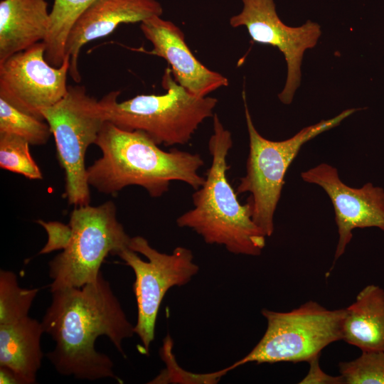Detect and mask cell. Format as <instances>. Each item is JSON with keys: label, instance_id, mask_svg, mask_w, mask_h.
<instances>
[{"label": "cell", "instance_id": "cell-1", "mask_svg": "<svg viewBox=\"0 0 384 384\" xmlns=\"http://www.w3.org/2000/svg\"><path fill=\"white\" fill-rule=\"evenodd\" d=\"M52 293L42 321L44 332L55 342L46 356L62 375L94 381L119 380L113 362L95 349L97 337L107 336L126 358L122 341L132 337L134 326L127 319L111 286L102 272L82 287H65Z\"/></svg>", "mask_w": 384, "mask_h": 384}, {"label": "cell", "instance_id": "cell-2", "mask_svg": "<svg viewBox=\"0 0 384 384\" xmlns=\"http://www.w3.org/2000/svg\"><path fill=\"white\" fill-rule=\"evenodd\" d=\"M95 144L102 156L87 168V179L102 193L116 196L127 186H138L151 197L159 198L171 181H182L196 190L205 181L198 173L204 165L200 154L164 151L140 131L122 129L105 121Z\"/></svg>", "mask_w": 384, "mask_h": 384}, {"label": "cell", "instance_id": "cell-3", "mask_svg": "<svg viewBox=\"0 0 384 384\" xmlns=\"http://www.w3.org/2000/svg\"><path fill=\"white\" fill-rule=\"evenodd\" d=\"M232 146L230 132L214 114L208 144L210 166L203 185L193 193V208L180 215L176 223L193 230L208 244L223 245L236 255L257 256L267 237L252 220L251 203L239 202L228 179L227 156Z\"/></svg>", "mask_w": 384, "mask_h": 384}, {"label": "cell", "instance_id": "cell-4", "mask_svg": "<svg viewBox=\"0 0 384 384\" xmlns=\"http://www.w3.org/2000/svg\"><path fill=\"white\" fill-rule=\"evenodd\" d=\"M163 95H139L118 101L119 91H112L99 100L105 121L127 131H140L158 145L187 144L198 127L213 116L218 100L198 97L178 85L170 68L165 70Z\"/></svg>", "mask_w": 384, "mask_h": 384}, {"label": "cell", "instance_id": "cell-5", "mask_svg": "<svg viewBox=\"0 0 384 384\" xmlns=\"http://www.w3.org/2000/svg\"><path fill=\"white\" fill-rule=\"evenodd\" d=\"M245 116L249 136L246 174L240 180L238 194L250 193L252 218L266 237L274 232V215L284 184L285 174L302 146L320 134L339 125L358 109H348L329 119L301 129L291 138L272 141L255 128L243 92Z\"/></svg>", "mask_w": 384, "mask_h": 384}, {"label": "cell", "instance_id": "cell-6", "mask_svg": "<svg viewBox=\"0 0 384 384\" xmlns=\"http://www.w3.org/2000/svg\"><path fill=\"white\" fill-rule=\"evenodd\" d=\"M69 225L72 236L68 246L48 262L50 292L96 281L105 257L129 247L131 237L119 222L112 201L97 206H75Z\"/></svg>", "mask_w": 384, "mask_h": 384}, {"label": "cell", "instance_id": "cell-7", "mask_svg": "<svg viewBox=\"0 0 384 384\" xmlns=\"http://www.w3.org/2000/svg\"><path fill=\"white\" fill-rule=\"evenodd\" d=\"M261 313L267 320L263 336L245 356L230 366L232 370L249 363L308 362L342 339L345 308L330 310L309 301L290 311L262 309Z\"/></svg>", "mask_w": 384, "mask_h": 384}, {"label": "cell", "instance_id": "cell-8", "mask_svg": "<svg viewBox=\"0 0 384 384\" xmlns=\"http://www.w3.org/2000/svg\"><path fill=\"white\" fill-rule=\"evenodd\" d=\"M54 137L57 156L65 174L64 197L70 205L90 203L85 154L95 144L105 122L99 100L87 94L82 85H69L65 95L41 110Z\"/></svg>", "mask_w": 384, "mask_h": 384}, {"label": "cell", "instance_id": "cell-9", "mask_svg": "<svg viewBox=\"0 0 384 384\" xmlns=\"http://www.w3.org/2000/svg\"><path fill=\"white\" fill-rule=\"evenodd\" d=\"M119 256L135 274L134 292L137 304L134 333L140 338L145 353L154 338L156 321L161 303L169 289L183 286L196 275L199 267L190 249L176 247L172 253L161 252L142 236L132 237L129 247Z\"/></svg>", "mask_w": 384, "mask_h": 384}, {"label": "cell", "instance_id": "cell-10", "mask_svg": "<svg viewBox=\"0 0 384 384\" xmlns=\"http://www.w3.org/2000/svg\"><path fill=\"white\" fill-rule=\"evenodd\" d=\"M39 42L0 63V97L18 109L44 120L41 110L58 102L67 93L70 58L60 67L45 58Z\"/></svg>", "mask_w": 384, "mask_h": 384}, {"label": "cell", "instance_id": "cell-11", "mask_svg": "<svg viewBox=\"0 0 384 384\" xmlns=\"http://www.w3.org/2000/svg\"><path fill=\"white\" fill-rule=\"evenodd\" d=\"M241 1L242 9L230 18V25L245 27L254 42L275 47L283 54L287 74L278 97L282 103L289 105L301 83L304 54L316 45L321 35V26L310 20L297 27L284 24L276 11L274 0Z\"/></svg>", "mask_w": 384, "mask_h": 384}, {"label": "cell", "instance_id": "cell-12", "mask_svg": "<svg viewBox=\"0 0 384 384\" xmlns=\"http://www.w3.org/2000/svg\"><path fill=\"white\" fill-rule=\"evenodd\" d=\"M304 181L321 187L335 213L338 240L334 263L342 256L356 228L376 227L384 232V190L367 183L361 188L345 184L337 169L326 163L301 174Z\"/></svg>", "mask_w": 384, "mask_h": 384}, {"label": "cell", "instance_id": "cell-13", "mask_svg": "<svg viewBox=\"0 0 384 384\" xmlns=\"http://www.w3.org/2000/svg\"><path fill=\"white\" fill-rule=\"evenodd\" d=\"M140 29L153 46L149 53L164 58L177 83L191 95L206 97L228 85L225 76L208 69L193 55L184 33L173 22L154 16L140 23Z\"/></svg>", "mask_w": 384, "mask_h": 384}, {"label": "cell", "instance_id": "cell-14", "mask_svg": "<svg viewBox=\"0 0 384 384\" xmlns=\"http://www.w3.org/2000/svg\"><path fill=\"white\" fill-rule=\"evenodd\" d=\"M162 13L163 7L156 0L94 1L76 19L65 42V55L70 58L72 79L81 80L78 58L86 43L109 35L122 23H142Z\"/></svg>", "mask_w": 384, "mask_h": 384}, {"label": "cell", "instance_id": "cell-15", "mask_svg": "<svg viewBox=\"0 0 384 384\" xmlns=\"http://www.w3.org/2000/svg\"><path fill=\"white\" fill-rule=\"evenodd\" d=\"M50 26L46 0L0 1V63L43 42Z\"/></svg>", "mask_w": 384, "mask_h": 384}, {"label": "cell", "instance_id": "cell-16", "mask_svg": "<svg viewBox=\"0 0 384 384\" xmlns=\"http://www.w3.org/2000/svg\"><path fill=\"white\" fill-rule=\"evenodd\" d=\"M341 340L361 351L384 352V289L368 284L345 308Z\"/></svg>", "mask_w": 384, "mask_h": 384}, {"label": "cell", "instance_id": "cell-17", "mask_svg": "<svg viewBox=\"0 0 384 384\" xmlns=\"http://www.w3.org/2000/svg\"><path fill=\"white\" fill-rule=\"evenodd\" d=\"M41 322L28 316L12 324L0 325V366L17 373L25 384L36 383L43 353Z\"/></svg>", "mask_w": 384, "mask_h": 384}, {"label": "cell", "instance_id": "cell-18", "mask_svg": "<svg viewBox=\"0 0 384 384\" xmlns=\"http://www.w3.org/2000/svg\"><path fill=\"white\" fill-rule=\"evenodd\" d=\"M94 1L54 0L50 28L43 41L46 60L52 66L60 67L63 64L68 35L80 14Z\"/></svg>", "mask_w": 384, "mask_h": 384}, {"label": "cell", "instance_id": "cell-19", "mask_svg": "<svg viewBox=\"0 0 384 384\" xmlns=\"http://www.w3.org/2000/svg\"><path fill=\"white\" fill-rule=\"evenodd\" d=\"M0 133H10L31 145L47 143L52 134L48 124L13 106L0 97Z\"/></svg>", "mask_w": 384, "mask_h": 384}, {"label": "cell", "instance_id": "cell-20", "mask_svg": "<svg viewBox=\"0 0 384 384\" xmlns=\"http://www.w3.org/2000/svg\"><path fill=\"white\" fill-rule=\"evenodd\" d=\"M38 289L19 287L11 271L0 270V325L16 322L26 316Z\"/></svg>", "mask_w": 384, "mask_h": 384}, {"label": "cell", "instance_id": "cell-21", "mask_svg": "<svg viewBox=\"0 0 384 384\" xmlns=\"http://www.w3.org/2000/svg\"><path fill=\"white\" fill-rule=\"evenodd\" d=\"M24 138L10 133H0V167L31 180H41L42 172L29 151Z\"/></svg>", "mask_w": 384, "mask_h": 384}, {"label": "cell", "instance_id": "cell-22", "mask_svg": "<svg viewBox=\"0 0 384 384\" xmlns=\"http://www.w3.org/2000/svg\"><path fill=\"white\" fill-rule=\"evenodd\" d=\"M344 384H384V352L362 351L357 358L338 364Z\"/></svg>", "mask_w": 384, "mask_h": 384}, {"label": "cell", "instance_id": "cell-23", "mask_svg": "<svg viewBox=\"0 0 384 384\" xmlns=\"http://www.w3.org/2000/svg\"><path fill=\"white\" fill-rule=\"evenodd\" d=\"M36 223L45 229L48 235L47 242L39 255L63 250L68 246L72 236V228L69 224L65 225L58 221L46 222L42 220H38Z\"/></svg>", "mask_w": 384, "mask_h": 384}, {"label": "cell", "instance_id": "cell-24", "mask_svg": "<svg viewBox=\"0 0 384 384\" xmlns=\"http://www.w3.org/2000/svg\"><path fill=\"white\" fill-rule=\"evenodd\" d=\"M319 356H316L309 361V370L299 382L300 384H344L341 375H330L324 372L319 366Z\"/></svg>", "mask_w": 384, "mask_h": 384}, {"label": "cell", "instance_id": "cell-25", "mask_svg": "<svg viewBox=\"0 0 384 384\" xmlns=\"http://www.w3.org/2000/svg\"><path fill=\"white\" fill-rule=\"evenodd\" d=\"M0 383L25 384L17 373L5 366H0Z\"/></svg>", "mask_w": 384, "mask_h": 384}]
</instances>
